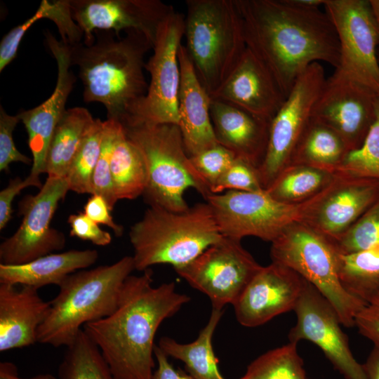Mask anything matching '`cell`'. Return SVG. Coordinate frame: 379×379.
<instances>
[{"label": "cell", "instance_id": "cell-1", "mask_svg": "<svg viewBox=\"0 0 379 379\" xmlns=\"http://www.w3.org/2000/svg\"><path fill=\"white\" fill-rule=\"evenodd\" d=\"M246 47L269 69L287 96L312 63L338 67L340 45L325 11L291 0H234Z\"/></svg>", "mask_w": 379, "mask_h": 379}, {"label": "cell", "instance_id": "cell-2", "mask_svg": "<svg viewBox=\"0 0 379 379\" xmlns=\"http://www.w3.org/2000/svg\"><path fill=\"white\" fill-rule=\"evenodd\" d=\"M125 281L109 316L83 330L100 349L115 379H152L154 338L161 323L190 300L174 282L153 286L150 269Z\"/></svg>", "mask_w": 379, "mask_h": 379}, {"label": "cell", "instance_id": "cell-3", "mask_svg": "<svg viewBox=\"0 0 379 379\" xmlns=\"http://www.w3.org/2000/svg\"><path fill=\"white\" fill-rule=\"evenodd\" d=\"M94 43L69 45L72 65L79 67L86 102L102 104L107 119L130 115L147 93L144 58L153 46L143 34L126 32L114 37L110 30L94 32Z\"/></svg>", "mask_w": 379, "mask_h": 379}, {"label": "cell", "instance_id": "cell-4", "mask_svg": "<svg viewBox=\"0 0 379 379\" xmlns=\"http://www.w3.org/2000/svg\"><path fill=\"white\" fill-rule=\"evenodd\" d=\"M222 238L206 201L183 211L149 206L129 231L135 268L139 271L159 264L182 267Z\"/></svg>", "mask_w": 379, "mask_h": 379}, {"label": "cell", "instance_id": "cell-5", "mask_svg": "<svg viewBox=\"0 0 379 379\" xmlns=\"http://www.w3.org/2000/svg\"><path fill=\"white\" fill-rule=\"evenodd\" d=\"M135 270L133 256L75 272L59 286L51 310L37 331V343L55 347L71 345L85 324L111 314L126 279Z\"/></svg>", "mask_w": 379, "mask_h": 379}, {"label": "cell", "instance_id": "cell-6", "mask_svg": "<svg viewBox=\"0 0 379 379\" xmlns=\"http://www.w3.org/2000/svg\"><path fill=\"white\" fill-rule=\"evenodd\" d=\"M185 46L210 96L225 81L246 48L234 0H187Z\"/></svg>", "mask_w": 379, "mask_h": 379}, {"label": "cell", "instance_id": "cell-7", "mask_svg": "<svg viewBox=\"0 0 379 379\" xmlns=\"http://www.w3.org/2000/svg\"><path fill=\"white\" fill-rule=\"evenodd\" d=\"M127 137L140 151L147 170L143 194L149 206L172 211L189 208L185 198L190 187L203 196V190L191 173L178 126L149 124L130 118L119 121Z\"/></svg>", "mask_w": 379, "mask_h": 379}, {"label": "cell", "instance_id": "cell-8", "mask_svg": "<svg viewBox=\"0 0 379 379\" xmlns=\"http://www.w3.org/2000/svg\"><path fill=\"white\" fill-rule=\"evenodd\" d=\"M271 244L272 262L288 267L311 284L333 307L343 326H355L357 314L367 305L343 286L339 253L326 237L298 221Z\"/></svg>", "mask_w": 379, "mask_h": 379}, {"label": "cell", "instance_id": "cell-9", "mask_svg": "<svg viewBox=\"0 0 379 379\" xmlns=\"http://www.w3.org/2000/svg\"><path fill=\"white\" fill-rule=\"evenodd\" d=\"M321 192L302 203L292 204L275 200L265 190L210 194L205 200L223 237L239 241L254 237L272 243L288 225L305 220Z\"/></svg>", "mask_w": 379, "mask_h": 379}, {"label": "cell", "instance_id": "cell-10", "mask_svg": "<svg viewBox=\"0 0 379 379\" xmlns=\"http://www.w3.org/2000/svg\"><path fill=\"white\" fill-rule=\"evenodd\" d=\"M323 7L340 45L339 65L333 74L379 95L378 36L369 0H325Z\"/></svg>", "mask_w": 379, "mask_h": 379}, {"label": "cell", "instance_id": "cell-11", "mask_svg": "<svg viewBox=\"0 0 379 379\" xmlns=\"http://www.w3.org/2000/svg\"><path fill=\"white\" fill-rule=\"evenodd\" d=\"M184 30L185 15L175 10L161 22L154 42L153 53L145 65L150 74L147 93L132 113L124 118L154 125L178 126L180 84L178 49Z\"/></svg>", "mask_w": 379, "mask_h": 379}, {"label": "cell", "instance_id": "cell-12", "mask_svg": "<svg viewBox=\"0 0 379 379\" xmlns=\"http://www.w3.org/2000/svg\"><path fill=\"white\" fill-rule=\"evenodd\" d=\"M326 80L321 63L310 65L296 79L272 119L266 154L258 169L264 190L290 164Z\"/></svg>", "mask_w": 379, "mask_h": 379}, {"label": "cell", "instance_id": "cell-13", "mask_svg": "<svg viewBox=\"0 0 379 379\" xmlns=\"http://www.w3.org/2000/svg\"><path fill=\"white\" fill-rule=\"evenodd\" d=\"M69 190L65 178L48 177L37 194L21 199L18 213L22 220L15 232L1 244L0 264L22 265L64 248L65 236L51 222Z\"/></svg>", "mask_w": 379, "mask_h": 379}, {"label": "cell", "instance_id": "cell-14", "mask_svg": "<svg viewBox=\"0 0 379 379\" xmlns=\"http://www.w3.org/2000/svg\"><path fill=\"white\" fill-rule=\"evenodd\" d=\"M260 267L241 241L223 237L189 264L175 270L208 297L212 308L222 310L234 303Z\"/></svg>", "mask_w": 379, "mask_h": 379}, {"label": "cell", "instance_id": "cell-15", "mask_svg": "<svg viewBox=\"0 0 379 379\" xmlns=\"http://www.w3.org/2000/svg\"><path fill=\"white\" fill-rule=\"evenodd\" d=\"M293 311L296 323L289 331V342L314 343L345 379H368L363 364L357 361L350 350L337 312L306 280Z\"/></svg>", "mask_w": 379, "mask_h": 379}, {"label": "cell", "instance_id": "cell-16", "mask_svg": "<svg viewBox=\"0 0 379 379\" xmlns=\"http://www.w3.org/2000/svg\"><path fill=\"white\" fill-rule=\"evenodd\" d=\"M69 4L86 46L94 43L96 30L112 31L118 38L121 31L138 32L154 46L160 24L174 11L159 0H69Z\"/></svg>", "mask_w": 379, "mask_h": 379}, {"label": "cell", "instance_id": "cell-17", "mask_svg": "<svg viewBox=\"0 0 379 379\" xmlns=\"http://www.w3.org/2000/svg\"><path fill=\"white\" fill-rule=\"evenodd\" d=\"M377 95L347 79H326L312 118L326 125L343 140L349 152L359 148L375 117Z\"/></svg>", "mask_w": 379, "mask_h": 379}, {"label": "cell", "instance_id": "cell-18", "mask_svg": "<svg viewBox=\"0 0 379 379\" xmlns=\"http://www.w3.org/2000/svg\"><path fill=\"white\" fill-rule=\"evenodd\" d=\"M305 279L293 270L272 262L255 273L232 305L238 322L256 327L293 310Z\"/></svg>", "mask_w": 379, "mask_h": 379}, {"label": "cell", "instance_id": "cell-19", "mask_svg": "<svg viewBox=\"0 0 379 379\" xmlns=\"http://www.w3.org/2000/svg\"><path fill=\"white\" fill-rule=\"evenodd\" d=\"M48 47L57 62L58 77L51 96L34 108L21 111L18 114L28 135V146L32 155L30 173L39 176L46 173V157L54 131L67 109L66 102L76 77L72 66L69 46L58 41L47 31Z\"/></svg>", "mask_w": 379, "mask_h": 379}, {"label": "cell", "instance_id": "cell-20", "mask_svg": "<svg viewBox=\"0 0 379 379\" xmlns=\"http://www.w3.org/2000/svg\"><path fill=\"white\" fill-rule=\"evenodd\" d=\"M378 199V181L334 174L302 222L333 238L351 227Z\"/></svg>", "mask_w": 379, "mask_h": 379}, {"label": "cell", "instance_id": "cell-21", "mask_svg": "<svg viewBox=\"0 0 379 379\" xmlns=\"http://www.w3.org/2000/svg\"><path fill=\"white\" fill-rule=\"evenodd\" d=\"M210 97L269 121L286 99L273 75L247 47L230 76Z\"/></svg>", "mask_w": 379, "mask_h": 379}, {"label": "cell", "instance_id": "cell-22", "mask_svg": "<svg viewBox=\"0 0 379 379\" xmlns=\"http://www.w3.org/2000/svg\"><path fill=\"white\" fill-rule=\"evenodd\" d=\"M180 84L178 100L179 124L185 151L194 156L218 142L211 115V98L200 82L185 46L178 49Z\"/></svg>", "mask_w": 379, "mask_h": 379}, {"label": "cell", "instance_id": "cell-23", "mask_svg": "<svg viewBox=\"0 0 379 379\" xmlns=\"http://www.w3.org/2000/svg\"><path fill=\"white\" fill-rule=\"evenodd\" d=\"M210 115L218 143L258 169L266 154L271 121L215 99H211Z\"/></svg>", "mask_w": 379, "mask_h": 379}, {"label": "cell", "instance_id": "cell-24", "mask_svg": "<svg viewBox=\"0 0 379 379\" xmlns=\"http://www.w3.org/2000/svg\"><path fill=\"white\" fill-rule=\"evenodd\" d=\"M51 310L34 288L0 284V352L37 343L40 325Z\"/></svg>", "mask_w": 379, "mask_h": 379}, {"label": "cell", "instance_id": "cell-25", "mask_svg": "<svg viewBox=\"0 0 379 379\" xmlns=\"http://www.w3.org/2000/svg\"><path fill=\"white\" fill-rule=\"evenodd\" d=\"M96 250H69L50 253L18 265L0 264V284L27 286L36 289L60 286L71 274L87 268L98 258Z\"/></svg>", "mask_w": 379, "mask_h": 379}, {"label": "cell", "instance_id": "cell-26", "mask_svg": "<svg viewBox=\"0 0 379 379\" xmlns=\"http://www.w3.org/2000/svg\"><path fill=\"white\" fill-rule=\"evenodd\" d=\"M222 315V310L212 308L206 325L191 343H180L171 338L162 337L158 346L168 357L183 362L187 372L194 379H225L220 373L212 343Z\"/></svg>", "mask_w": 379, "mask_h": 379}, {"label": "cell", "instance_id": "cell-27", "mask_svg": "<svg viewBox=\"0 0 379 379\" xmlns=\"http://www.w3.org/2000/svg\"><path fill=\"white\" fill-rule=\"evenodd\" d=\"M95 120L84 107L67 109L56 126L48 147L46 162L48 177H66L74 157Z\"/></svg>", "mask_w": 379, "mask_h": 379}, {"label": "cell", "instance_id": "cell-28", "mask_svg": "<svg viewBox=\"0 0 379 379\" xmlns=\"http://www.w3.org/2000/svg\"><path fill=\"white\" fill-rule=\"evenodd\" d=\"M44 18L55 22L63 42L69 45L81 43L84 34L72 17L69 0H42L30 18L13 27L2 38L0 43V72L15 58L27 31Z\"/></svg>", "mask_w": 379, "mask_h": 379}, {"label": "cell", "instance_id": "cell-29", "mask_svg": "<svg viewBox=\"0 0 379 379\" xmlns=\"http://www.w3.org/2000/svg\"><path fill=\"white\" fill-rule=\"evenodd\" d=\"M111 174L117 199L133 200L143 195L147 170L139 149L127 137L121 124L111 159Z\"/></svg>", "mask_w": 379, "mask_h": 379}, {"label": "cell", "instance_id": "cell-30", "mask_svg": "<svg viewBox=\"0 0 379 379\" xmlns=\"http://www.w3.org/2000/svg\"><path fill=\"white\" fill-rule=\"evenodd\" d=\"M347 152V145L336 132L312 118L288 165L307 164L332 172Z\"/></svg>", "mask_w": 379, "mask_h": 379}, {"label": "cell", "instance_id": "cell-31", "mask_svg": "<svg viewBox=\"0 0 379 379\" xmlns=\"http://www.w3.org/2000/svg\"><path fill=\"white\" fill-rule=\"evenodd\" d=\"M338 274L344 288L366 305L379 300V244L361 251L338 253Z\"/></svg>", "mask_w": 379, "mask_h": 379}, {"label": "cell", "instance_id": "cell-32", "mask_svg": "<svg viewBox=\"0 0 379 379\" xmlns=\"http://www.w3.org/2000/svg\"><path fill=\"white\" fill-rule=\"evenodd\" d=\"M333 178L334 173L323 168L290 164L265 190L278 201L299 204L323 190Z\"/></svg>", "mask_w": 379, "mask_h": 379}, {"label": "cell", "instance_id": "cell-33", "mask_svg": "<svg viewBox=\"0 0 379 379\" xmlns=\"http://www.w3.org/2000/svg\"><path fill=\"white\" fill-rule=\"evenodd\" d=\"M58 379H115L98 347L82 329L67 347Z\"/></svg>", "mask_w": 379, "mask_h": 379}, {"label": "cell", "instance_id": "cell-34", "mask_svg": "<svg viewBox=\"0 0 379 379\" xmlns=\"http://www.w3.org/2000/svg\"><path fill=\"white\" fill-rule=\"evenodd\" d=\"M238 379H310L297 343L288 342L254 359Z\"/></svg>", "mask_w": 379, "mask_h": 379}, {"label": "cell", "instance_id": "cell-35", "mask_svg": "<svg viewBox=\"0 0 379 379\" xmlns=\"http://www.w3.org/2000/svg\"><path fill=\"white\" fill-rule=\"evenodd\" d=\"M105 121L95 119L66 175L69 190L92 194V178L98 160Z\"/></svg>", "mask_w": 379, "mask_h": 379}, {"label": "cell", "instance_id": "cell-36", "mask_svg": "<svg viewBox=\"0 0 379 379\" xmlns=\"http://www.w3.org/2000/svg\"><path fill=\"white\" fill-rule=\"evenodd\" d=\"M332 173L379 182V96L375 102V120L362 145L347 152Z\"/></svg>", "mask_w": 379, "mask_h": 379}, {"label": "cell", "instance_id": "cell-37", "mask_svg": "<svg viewBox=\"0 0 379 379\" xmlns=\"http://www.w3.org/2000/svg\"><path fill=\"white\" fill-rule=\"evenodd\" d=\"M328 239L342 254L361 251L379 244V199L347 230Z\"/></svg>", "mask_w": 379, "mask_h": 379}, {"label": "cell", "instance_id": "cell-38", "mask_svg": "<svg viewBox=\"0 0 379 379\" xmlns=\"http://www.w3.org/2000/svg\"><path fill=\"white\" fill-rule=\"evenodd\" d=\"M236 159L231 151L219 143L189 157L191 173L201 186L204 199L211 194L212 187Z\"/></svg>", "mask_w": 379, "mask_h": 379}, {"label": "cell", "instance_id": "cell-39", "mask_svg": "<svg viewBox=\"0 0 379 379\" xmlns=\"http://www.w3.org/2000/svg\"><path fill=\"white\" fill-rule=\"evenodd\" d=\"M120 128L121 123L119 121H105L100 156L92 178V194L102 196L111 211L118 201L114 189L110 165L115 140Z\"/></svg>", "mask_w": 379, "mask_h": 379}, {"label": "cell", "instance_id": "cell-40", "mask_svg": "<svg viewBox=\"0 0 379 379\" xmlns=\"http://www.w3.org/2000/svg\"><path fill=\"white\" fill-rule=\"evenodd\" d=\"M262 187L258 169L248 163L236 159L212 187L211 194L226 191L258 192Z\"/></svg>", "mask_w": 379, "mask_h": 379}, {"label": "cell", "instance_id": "cell-41", "mask_svg": "<svg viewBox=\"0 0 379 379\" xmlns=\"http://www.w3.org/2000/svg\"><path fill=\"white\" fill-rule=\"evenodd\" d=\"M18 114H8L0 105V171H9V166L13 162L32 164V159L21 153L15 147L13 133L18 122Z\"/></svg>", "mask_w": 379, "mask_h": 379}, {"label": "cell", "instance_id": "cell-42", "mask_svg": "<svg viewBox=\"0 0 379 379\" xmlns=\"http://www.w3.org/2000/svg\"><path fill=\"white\" fill-rule=\"evenodd\" d=\"M67 222L70 226L69 234L85 241H89L99 246H105L112 241V236L102 230L99 225L89 218L84 212L71 214Z\"/></svg>", "mask_w": 379, "mask_h": 379}, {"label": "cell", "instance_id": "cell-43", "mask_svg": "<svg viewBox=\"0 0 379 379\" xmlns=\"http://www.w3.org/2000/svg\"><path fill=\"white\" fill-rule=\"evenodd\" d=\"M43 184L39 176L31 173L25 178L19 177L11 179L8 185L0 192V230L5 228L12 217V203L15 197L27 187L41 188Z\"/></svg>", "mask_w": 379, "mask_h": 379}, {"label": "cell", "instance_id": "cell-44", "mask_svg": "<svg viewBox=\"0 0 379 379\" xmlns=\"http://www.w3.org/2000/svg\"><path fill=\"white\" fill-rule=\"evenodd\" d=\"M84 213L97 224L111 228L117 236L122 235L123 227L114 221L111 210L102 196L92 194L84 206Z\"/></svg>", "mask_w": 379, "mask_h": 379}, {"label": "cell", "instance_id": "cell-45", "mask_svg": "<svg viewBox=\"0 0 379 379\" xmlns=\"http://www.w3.org/2000/svg\"><path fill=\"white\" fill-rule=\"evenodd\" d=\"M355 326L379 348V300L367 305L357 314Z\"/></svg>", "mask_w": 379, "mask_h": 379}, {"label": "cell", "instance_id": "cell-46", "mask_svg": "<svg viewBox=\"0 0 379 379\" xmlns=\"http://www.w3.org/2000/svg\"><path fill=\"white\" fill-rule=\"evenodd\" d=\"M154 357L157 367L153 372L152 379H194L187 371L175 369L168 361V357L158 345L154 347Z\"/></svg>", "mask_w": 379, "mask_h": 379}, {"label": "cell", "instance_id": "cell-47", "mask_svg": "<svg viewBox=\"0 0 379 379\" xmlns=\"http://www.w3.org/2000/svg\"><path fill=\"white\" fill-rule=\"evenodd\" d=\"M0 379H58L51 373H40L30 378L19 376L16 365L11 361L0 363Z\"/></svg>", "mask_w": 379, "mask_h": 379}, {"label": "cell", "instance_id": "cell-48", "mask_svg": "<svg viewBox=\"0 0 379 379\" xmlns=\"http://www.w3.org/2000/svg\"><path fill=\"white\" fill-rule=\"evenodd\" d=\"M363 366L368 379H379V348L373 347Z\"/></svg>", "mask_w": 379, "mask_h": 379}, {"label": "cell", "instance_id": "cell-49", "mask_svg": "<svg viewBox=\"0 0 379 379\" xmlns=\"http://www.w3.org/2000/svg\"><path fill=\"white\" fill-rule=\"evenodd\" d=\"M369 2L377 28L379 46V0H369Z\"/></svg>", "mask_w": 379, "mask_h": 379}, {"label": "cell", "instance_id": "cell-50", "mask_svg": "<svg viewBox=\"0 0 379 379\" xmlns=\"http://www.w3.org/2000/svg\"><path fill=\"white\" fill-rule=\"evenodd\" d=\"M378 55H379V54H378Z\"/></svg>", "mask_w": 379, "mask_h": 379}]
</instances>
